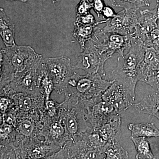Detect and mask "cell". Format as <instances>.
<instances>
[{
    "label": "cell",
    "instance_id": "22",
    "mask_svg": "<svg viewBox=\"0 0 159 159\" xmlns=\"http://www.w3.org/2000/svg\"><path fill=\"white\" fill-rule=\"evenodd\" d=\"M115 7L123 8L126 10L138 11L142 7L150 6L148 0H109Z\"/></svg>",
    "mask_w": 159,
    "mask_h": 159
},
{
    "label": "cell",
    "instance_id": "16",
    "mask_svg": "<svg viewBox=\"0 0 159 159\" xmlns=\"http://www.w3.org/2000/svg\"><path fill=\"white\" fill-rule=\"evenodd\" d=\"M131 106L139 112L151 115L159 120V92L146 94L139 102L132 103Z\"/></svg>",
    "mask_w": 159,
    "mask_h": 159
},
{
    "label": "cell",
    "instance_id": "12",
    "mask_svg": "<svg viewBox=\"0 0 159 159\" xmlns=\"http://www.w3.org/2000/svg\"><path fill=\"white\" fill-rule=\"evenodd\" d=\"M140 13L138 24L131 35L144 43L146 35L159 26V15L157 6L152 10L145 9L140 11Z\"/></svg>",
    "mask_w": 159,
    "mask_h": 159
},
{
    "label": "cell",
    "instance_id": "10",
    "mask_svg": "<svg viewBox=\"0 0 159 159\" xmlns=\"http://www.w3.org/2000/svg\"><path fill=\"white\" fill-rule=\"evenodd\" d=\"M40 135L44 137L45 142L60 148L67 141L73 139L67 131L64 123L59 117L47 120Z\"/></svg>",
    "mask_w": 159,
    "mask_h": 159
},
{
    "label": "cell",
    "instance_id": "32",
    "mask_svg": "<svg viewBox=\"0 0 159 159\" xmlns=\"http://www.w3.org/2000/svg\"><path fill=\"white\" fill-rule=\"evenodd\" d=\"M8 1H21L22 2H27V0H8Z\"/></svg>",
    "mask_w": 159,
    "mask_h": 159
},
{
    "label": "cell",
    "instance_id": "15",
    "mask_svg": "<svg viewBox=\"0 0 159 159\" xmlns=\"http://www.w3.org/2000/svg\"><path fill=\"white\" fill-rule=\"evenodd\" d=\"M145 48V55L141 66L139 81L145 82L147 77L159 70V54L152 48Z\"/></svg>",
    "mask_w": 159,
    "mask_h": 159
},
{
    "label": "cell",
    "instance_id": "19",
    "mask_svg": "<svg viewBox=\"0 0 159 159\" xmlns=\"http://www.w3.org/2000/svg\"><path fill=\"white\" fill-rule=\"evenodd\" d=\"M73 35L79 43L82 51L84 49L86 43L93 37L97 25H85L75 21Z\"/></svg>",
    "mask_w": 159,
    "mask_h": 159
},
{
    "label": "cell",
    "instance_id": "31",
    "mask_svg": "<svg viewBox=\"0 0 159 159\" xmlns=\"http://www.w3.org/2000/svg\"><path fill=\"white\" fill-rule=\"evenodd\" d=\"M61 1V0H52V2L53 3H56L59 2Z\"/></svg>",
    "mask_w": 159,
    "mask_h": 159
},
{
    "label": "cell",
    "instance_id": "30",
    "mask_svg": "<svg viewBox=\"0 0 159 159\" xmlns=\"http://www.w3.org/2000/svg\"><path fill=\"white\" fill-rule=\"evenodd\" d=\"M157 7L158 12L159 15V0H157Z\"/></svg>",
    "mask_w": 159,
    "mask_h": 159
},
{
    "label": "cell",
    "instance_id": "6",
    "mask_svg": "<svg viewBox=\"0 0 159 159\" xmlns=\"http://www.w3.org/2000/svg\"><path fill=\"white\" fill-rule=\"evenodd\" d=\"M43 59L38 61L22 76L4 87L1 89V93L7 95L21 93L44 98L40 88L43 74Z\"/></svg>",
    "mask_w": 159,
    "mask_h": 159
},
{
    "label": "cell",
    "instance_id": "11",
    "mask_svg": "<svg viewBox=\"0 0 159 159\" xmlns=\"http://www.w3.org/2000/svg\"><path fill=\"white\" fill-rule=\"evenodd\" d=\"M101 97L114 107L117 113L121 116L132 104L123 86L116 80L103 93Z\"/></svg>",
    "mask_w": 159,
    "mask_h": 159
},
{
    "label": "cell",
    "instance_id": "1",
    "mask_svg": "<svg viewBox=\"0 0 159 159\" xmlns=\"http://www.w3.org/2000/svg\"><path fill=\"white\" fill-rule=\"evenodd\" d=\"M42 58L30 46L16 45L2 49L1 89L22 76Z\"/></svg>",
    "mask_w": 159,
    "mask_h": 159
},
{
    "label": "cell",
    "instance_id": "9",
    "mask_svg": "<svg viewBox=\"0 0 159 159\" xmlns=\"http://www.w3.org/2000/svg\"><path fill=\"white\" fill-rule=\"evenodd\" d=\"M87 119L93 129L108 122L117 116H121L116 112L114 107L100 97L92 105L86 108Z\"/></svg>",
    "mask_w": 159,
    "mask_h": 159
},
{
    "label": "cell",
    "instance_id": "8",
    "mask_svg": "<svg viewBox=\"0 0 159 159\" xmlns=\"http://www.w3.org/2000/svg\"><path fill=\"white\" fill-rule=\"evenodd\" d=\"M137 11L123 9L110 19L102 31L105 33H115L128 35L133 33L138 22Z\"/></svg>",
    "mask_w": 159,
    "mask_h": 159
},
{
    "label": "cell",
    "instance_id": "18",
    "mask_svg": "<svg viewBox=\"0 0 159 159\" xmlns=\"http://www.w3.org/2000/svg\"><path fill=\"white\" fill-rule=\"evenodd\" d=\"M127 128L132 136L159 138V129L153 123H129Z\"/></svg>",
    "mask_w": 159,
    "mask_h": 159
},
{
    "label": "cell",
    "instance_id": "26",
    "mask_svg": "<svg viewBox=\"0 0 159 159\" xmlns=\"http://www.w3.org/2000/svg\"><path fill=\"white\" fill-rule=\"evenodd\" d=\"M93 7V2H91L89 0H80L76 7V15L79 16L89 13Z\"/></svg>",
    "mask_w": 159,
    "mask_h": 159
},
{
    "label": "cell",
    "instance_id": "3",
    "mask_svg": "<svg viewBox=\"0 0 159 159\" xmlns=\"http://www.w3.org/2000/svg\"><path fill=\"white\" fill-rule=\"evenodd\" d=\"M104 34L102 29L97 27L93 37L78 55L76 64L73 65L74 70L80 69L88 74L105 76L104 65L113 55L104 43Z\"/></svg>",
    "mask_w": 159,
    "mask_h": 159
},
{
    "label": "cell",
    "instance_id": "13",
    "mask_svg": "<svg viewBox=\"0 0 159 159\" xmlns=\"http://www.w3.org/2000/svg\"><path fill=\"white\" fill-rule=\"evenodd\" d=\"M132 37L130 34L122 35L115 33H105L104 41L111 54L118 53L124 56V51L131 46Z\"/></svg>",
    "mask_w": 159,
    "mask_h": 159
},
{
    "label": "cell",
    "instance_id": "7",
    "mask_svg": "<svg viewBox=\"0 0 159 159\" xmlns=\"http://www.w3.org/2000/svg\"><path fill=\"white\" fill-rule=\"evenodd\" d=\"M43 63L53 81L54 90L59 94L64 93L74 73L70 60L65 56L49 57L43 59Z\"/></svg>",
    "mask_w": 159,
    "mask_h": 159
},
{
    "label": "cell",
    "instance_id": "23",
    "mask_svg": "<svg viewBox=\"0 0 159 159\" xmlns=\"http://www.w3.org/2000/svg\"><path fill=\"white\" fill-rule=\"evenodd\" d=\"M43 74L41 81L40 88L42 94L44 97L45 101L50 99L51 93L54 90V84L49 76L45 66L43 63Z\"/></svg>",
    "mask_w": 159,
    "mask_h": 159
},
{
    "label": "cell",
    "instance_id": "17",
    "mask_svg": "<svg viewBox=\"0 0 159 159\" xmlns=\"http://www.w3.org/2000/svg\"><path fill=\"white\" fill-rule=\"evenodd\" d=\"M15 27L2 8L0 9V34L6 47L16 45Z\"/></svg>",
    "mask_w": 159,
    "mask_h": 159
},
{
    "label": "cell",
    "instance_id": "25",
    "mask_svg": "<svg viewBox=\"0 0 159 159\" xmlns=\"http://www.w3.org/2000/svg\"><path fill=\"white\" fill-rule=\"evenodd\" d=\"M109 19H105L99 22L96 21L95 17L90 12L83 15L77 16L75 21L85 25H99L100 24L106 23Z\"/></svg>",
    "mask_w": 159,
    "mask_h": 159
},
{
    "label": "cell",
    "instance_id": "28",
    "mask_svg": "<svg viewBox=\"0 0 159 159\" xmlns=\"http://www.w3.org/2000/svg\"><path fill=\"white\" fill-rule=\"evenodd\" d=\"M93 9L99 17L102 15V10L106 6L105 2L103 0H93Z\"/></svg>",
    "mask_w": 159,
    "mask_h": 159
},
{
    "label": "cell",
    "instance_id": "5",
    "mask_svg": "<svg viewBox=\"0 0 159 159\" xmlns=\"http://www.w3.org/2000/svg\"><path fill=\"white\" fill-rule=\"evenodd\" d=\"M65 99L61 103L59 116L67 131L72 138L81 134L92 128L88 124L86 111L82 103L77 98L65 94Z\"/></svg>",
    "mask_w": 159,
    "mask_h": 159
},
{
    "label": "cell",
    "instance_id": "20",
    "mask_svg": "<svg viewBox=\"0 0 159 159\" xmlns=\"http://www.w3.org/2000/svg\"><path fill=\"white\" fill-rule=\"evenodd\" d=\"M130 140L133 142L137 154L136 158L138 159H156L151 148L150 143L146 138L142 137H133L131 136Z\"/></svg>",
    "mask_w": 159,
    "mask_h": 159
},
{
    "label": "cell",
    "instance_id": "21",
    "mask_svg": "<svg viewBox=\"0 0 159 159\" xmlns=\"http://www.w3.org/2000/svg\"><path fill=\"white\" fill-rule=\"evenodd\" d=\"M106 159H128V152L120 144L119 140H114L107 142L104 146Z\"/></svg>",
    "mask_w": 159,
    "mask_h": 159
},
{
    "label": "cell",
    "instance_id": "14",
    "mask_svg": "<svg viewBox=\"0 0 159 159\" xmlns=\"http://www.w3.org/2000/svg\"><path fill=\"white\" fill-rule=\"evenodd\" d=\"M121 118L122 116H116L109 120L108 122L93 130L98 133L105 144L111 140H120L122 136Z\"/></svg>",
    "mask_w": 159,
    "mask_h": 159
},
{
    "label": "cell",
    "instance_id": "24",
    "mask_svg": "<svg viewBox=\"0 0 159 159\" xmlns=\"http://www.w3.org/2000/svg\"><path fill=\"white\" fill-rule=\"evenodd\" d=\"M144 45L152 48L159 54V26L146 35Z\"/></svg>",
    "mask_w": 159,
    "mask_h": 159
},
{
    "label": "cell",
    "instance_id": "29",
    "mask_svg": "<svg viewBox=\"0 0 159 159\" xmlns=\"http://www.w3.org/2000/svg\"><path fill=\"white\" fill-rule=\"evenodd\" d=\"M117 13L113 9L108 6H105L102 11V15L105 19H110L114 17Z\"/></svg>",
    "mask_w": 159,
    "mask_h": 159
},
{
    "label": "cell",
    "instance_id": "27",
    "mask_svg": "<svg viewBox=\"0 0 159 159\" xmlns=\"http://www.w3.org/2000/svg\"><path fill=\"white\" fill-rule=\"evenodd\" d=\"M145 83L159 92V70L151 74L147 77Z\"/></svg>",
    "mask_w": 159,
    "mask_h": 159
},
{
    "label": "cell",
    "instance_id": "4",
    "mask_svg": "<svg viewBox=\"0 0 159 159\" xmlns=\"http://www.w3.org/2000/svg\"><path fill=\"white\" fill-rule=\"evenodd\" d=\"M99 74H87L81 76L74 72L69 80L68 87L64 94L77 97L84 108L93 103L115 81L102 79Z\"/></svg>",
    "mask_w": 159,
    "mask_h": 159
},
{
    "label": "cell",
    "instance_id": "33",
    "mask_svg": "<svg viewBox=\"0 0 159 159\" xmlns=\"http://www.w3.org/2000/svg\"><path fill=\"white\" fill-rule=\"evenodd\" d=\"M158 151H159V145H158Z\"/></svg>",
    "mask_w": 159,
    "mask_h": 159
},
{
    "label": "cell",
    "instance_id": "2",
    "mask_svg": "<svg viewBox=\"0 0 159 159\" xmlns=\"http://www.w3.org/2000/svg\"><path fill=\"white\" fill-rule=\"evenodd\" d=\"M128 53L117 58V65L112 71L114 79L121 84L132 101L135 99V90L144 55V43L132 37Z\"/></svg>",
    "mask_w": 159,
    "mask_h": 159
}]
</instances>
